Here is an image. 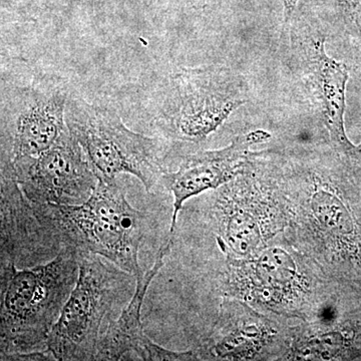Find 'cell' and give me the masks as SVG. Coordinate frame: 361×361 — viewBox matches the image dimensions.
<instances>
[{
    "mask_svg": "<svg viewBox=\"0 0 361 361\" xmlns=\"http://www.w3.org/2000/svg\"><path fill=\"white\" fill-rule=\"evenodd\" d=\"M80 254L70 246L44 264L0 263L1 360L47 350L52 327L77 283Z\"/></svg>",
    "mask_w": 361,
    "mask_h": 361,
    "instance_id": "6da1fadb",
    "label": "cell"
},
{
    "mask_svg": "<svg viewBox=\"0 0 361 361\" xmlns=\"http://www.w3.org/2000/svg\"><path fill=\"white\" fill-rule=\"evenodd\" d=\"M137 279L96 254H80L75 288L52 327L56 360H96L99 342L134 296Z\"/></svg>",
    "mask_w": 361,
    "mask_h": 361,
    "instance_id": "7a4b0ae2",
    "label": "cell"
},
{
    "mask_svg": "<svg viewBox=\"0 0 361 361\" xmlns=\"http://www.w3.org/2000/svg\"><path fill=\"white\" fill-rule=\"evenodd\" d=\"M51 206L63 246L101 256L135 279L144 274L139 250L148 215L130 205L116 179H99L82 205Z\"/></svg>",
    "mask_w": 361,
    "mask_h": 361,
    "instance_id": "3957f363",
    "label": "cell"
},
{
    "mask_svg": "<svg viewBox=\"0 0 361 361\" xmlns=\"http://www.w3.org/2000/svg\"><path fill=\"white\" fill-rule=\"evenodd\" d=\"M66 123L99 179L133 175L149 193L168 172L165 140L133 132L111 109L71 97L66 104Z\"/></svg>",
    "mask_w": 361,
    "mask_h": 361,
    "instance_id": "277c9868",
    "label": "cell"
},
{
    "mask_svg": "<svg viewBox=\"0 0 361 361\" xmlns=\"http://www.w3.org/2000/svg\"><path fill=\"white\" fill-rule=\"evenodd\" d=\"M245 103L238 82L223 68L182 70L171 78L157 111V127L187 141H202Z\"/></svg>",
    "mask_w": 361,
    "mask_h": 361,
    "instance_id": "5b68a950",
    "label": "cell"
},
{
    "mask_svg": "<svg viewBox=\"0 0 361 361\" xmlns=\"http://www.w3.org/2000/svg\"><path fill=\"white\" fill-rule=\"evenodd\" d=\"M1 163L51 148L68 129V92L51 78L2 89Z\"/></svg>",
    "mask_w": 361,
    "mask_h": 361,
    "instance_id": "8992f818",
    "label": "cell"
},
{
    "mask_svg": "<svg viewBox=\"0 0 361 361\" xmlns=\"http://www.w3.org/2000/svg\"><path fill=\"white\" fill-rule=\"evenodd\" d=\"M32 203L82 205L94 193L99 178L70 130L42 153L1 163Z\"/></svg>",
    "mask_w": 361,
    "mask_h": 361,
    "instance_id": "52a82bcc",
    "label": "cell"
},
{
    "mask_svg": "<svg viewBox=\"0 0 361 361\" xmlns=\"http://www.w3.org/2000/svg\"><path fill=\"white\" fill-rule=\"evenodd\" d=\"M0 263L44 264L65 248L49 204L32 203L11 171L1 168Z\"/></svg>",
    "mask_w": 361,
    "mask_h": 361,
    "instance_id": "ba28073f",
    "label": "cell"
},
{
    "mask_svg": "<svg viewBox=\"0 0 361 361\" xmlns=\"http://www.w3.org/2000/svg\"><path fill=\"white\" fill-rule=\"evenodd\" d=\"M267 137L269 135L262 130L240 135L226 148L187 156L177 170L163 175L161 184L174 197L169 237H174L178 216L185 202L236 178L243 171L250 146Z\"/></svg>",
    "mask_w": 361,
    "mask_h": 361,
    "instance_id": "9c48e42d",
    "label": "cell"
},
{
    "mask_svg": "<svg viewBox=\"0 0 361 361\" xmlns=\"http://www.w3.org/2000/svg\"><path fill=\"white\" fill-rule=\"evenodd\" d=\"M173 239L169 238L161 247L151 269L137 278L134 296L101 339L96 360H129L128 356L133 353L142 360H191L196 357L192 351L177 353L159 345L147 336L142 324L141 311L145 296L149 284L165 264V257L172 248Z\"/></svg>",
    "mask_w": 361,
    "mask_h": 361,
    "instance_id": "30bf717a",
    "label": "cell"
},
{
    "mask_svg": "<svg viewBox=\"0 0 361 361\" xmlns=\"http://www.w3.org/2000/svg\"><path fill=\"white\" fill-rule=\"evenodd\" d=\"M311 73L322 106L325 126L336 149L345 155H361V146L349 141L344 127L348 66L332 59L325 51L324 39L316 40L311 59Z\"/></svg>",
    "mask_w": 361,
    "mask_h": 361,
    "instance_id": "8fae6325",
    "label": "cell"
},
{
    "mask_svg": "<svg viewBox=\"0 0 361 361\" xmlns=\"http://www.w3.org/2000/svg\"><path fill=\"white\" fill-rule=\"evenodd\" d=\"M312 209L319 222L329 231L349 234L353 222L345 207L338 198L329 192L318 191L312 199Z\"/></svg>",
    "mask_w": 361,
    "mask_h": 361,
    "instance_id": "7c38bea8",
    "label": "cell"
},
{
    "mask_svg": "<svg viewBox=\"0 0 361 361\" xmlns=\"http://www.w3.org/2000/svg\"><path fill=\"white\" fill-rule=\"evenodd\" d=\"M361 54V0H319Z\"/></svg>",
    "mask_w": 361,
    "mask_h": 361,
    "instance_id": "4fadbf2b",
    "label": "cell"
},
{
    "mask_svg": "<svg viewBox=\"0 0 361 361\" xmlns=\"http://www.w3.org/2000/svg\"><path fill=\"white\" fill-rule=\"evenodd\" d=\"M258 276L270 284L285 283L293 275L295 265L288 254L273 249L255 261Z\"/></svg>",
    "mask_w": 361,
    "mask_h": 361,
    "instance_id": "5bb4252c",
    "label": "cell"
},
{
    "mask_svg": "<svg viewBox=\"0 0 361 361\" xmlns=\"http://www.w3.org/2000/svg\"><path fill=\"white\" fill-rule=\"evenodd\" d=\"M283 6L285 25L292 20L301 0H280Z\"/></svg>",
    "mask_w": 361,
    "mask_h": 361,
    "instance_id": "9a60e30c",
    "label": "cell"
}]
</instances>
